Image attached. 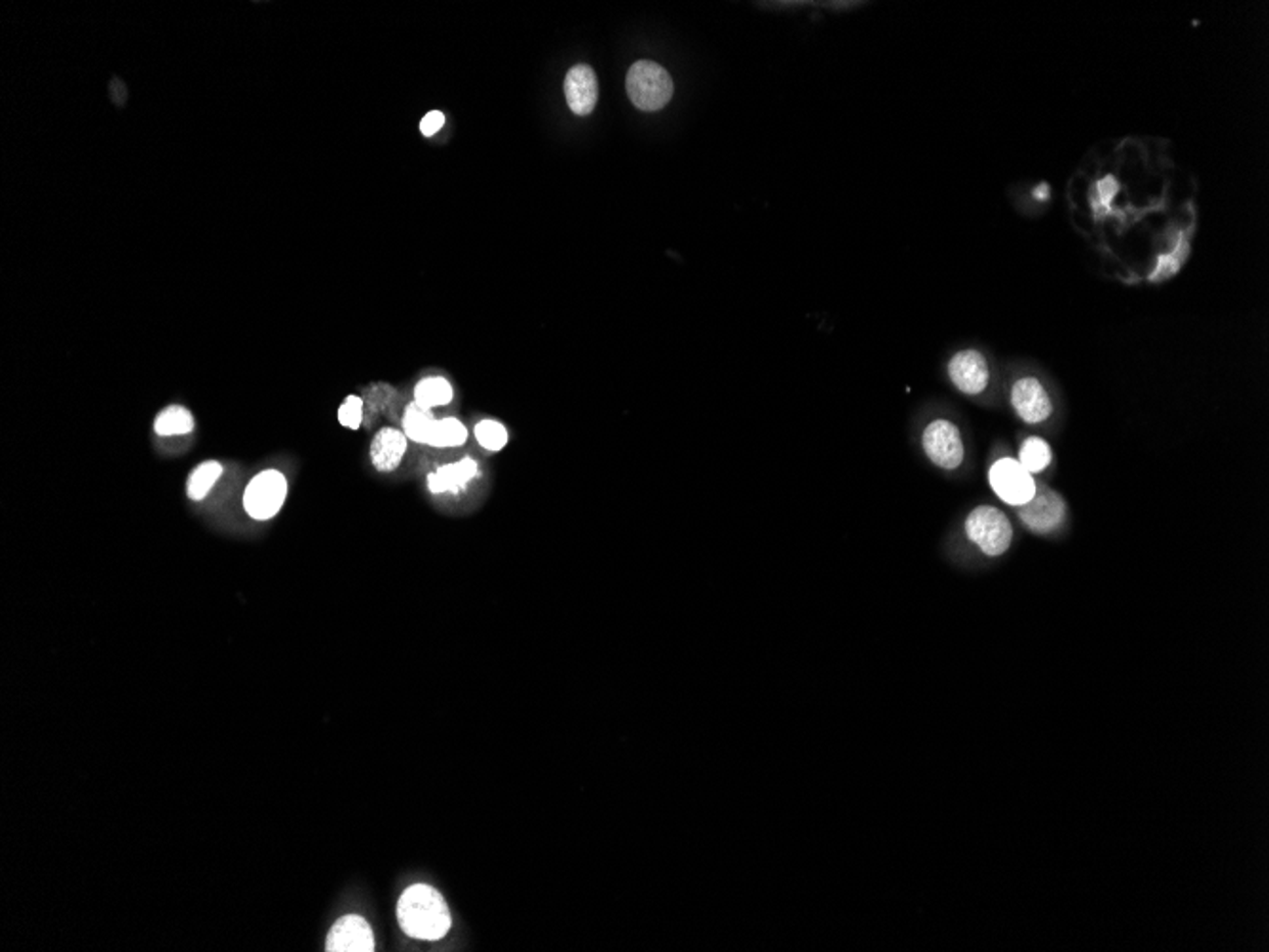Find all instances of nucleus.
<instances>
[{
  "instance_id": "nucleus-20",
  "label": "nucleus",
  "mask_w": 1269,
  "mask_h": 952,
  "mask_svg": "<svg viewBox=\"0 0 1269 952\" xmlns=\"http://www.w3.org/2000/svg\"><path fill=\"white\" fill-rule=\"evenodd\" d=\"M475 438L487 451H500L508 443V432L496 420H482L475 426Z\"/></svg>"
},
{
  "instance_id": "nucleus-12",
  "label": "nucleus",
  "mask_w": 1269,
  "mask_h": 952,
  "mask_svg": "<svg viewBox=\"0 0 1269 952\" xmlns=\"http://www.w3.org/2000/svg\"><path fill=\"white\" fill-rule=\"evenodd\" d=\"M478 462L462 458L453 464H445L428 475V489L434 495H456L478 478Z\"/></svg>"
},
{
  "instance_id": "nucleus-8",
  "label": "nucleus",
  "mask_w": 1269,
  "mask_h": 952,
  "mask_svg": "<svg viewBox=\"0 0 1269 952\" xmlns=\"http://www.w3.org/2000/svg\"><path fill=\"white\" fill-rule=\"evenodd\" d=\"M325 951L329 952H373V930L365 918L358 914H348L331 927Z\"/></svg>"
},
{
  "instance_id": "nucleus-11",
  "label": "nucleus",
  "mask_w": 1269,
  "mask_h": 952,
  "mask_svg": "<svg viewBox=\"0 0 1269 952\" xmlns=\"http://www.w3.org/2000/svg\"><path fill=\"white\" fill-rule=\"evenodd\" d=\"M1011 403L1018 416L1030 424L1042 422L1053 411V405L1042 382L1032 376L1016 380L1015 387L1011 390Z\"/></svg>"
},
{
  "instance_id": "nucleus-2",
  "label": "nucleus",
  "mask_w": 1269,
  "mask_h": 952,
  "mask_svg": "<svg viewBox=\"0 0 1269 952\" xmlns=\"http://www.w3.org/2000/svg\"><path fill=\"white\" fill-rule=\"evenodd\" d=\"M631 103L646 112L666 107L673 97V81L666 69L654 61H637L626 79Z\"/></svg>"
},
{
  "instance_id": "nucleus-16",
  "label": "nucleus",
  "mask_w": 1269,
  "mask_h": 952,
  "mask_svg": "<svg viewBox=\"0 0 1269 952\" xmlns=\"http://www.w3.org/2000/svg\"><path fill=\"white\" fill-rule=\"evenodd\" d=\"M194 428V418L190 411L181 405H172L164 409L154 420V432L158 436H185Z\"/></svg>"
},
{
  "instance_id": "nucleus-4",
  "label": "nucleus",
  "mask_w": 1269,
  "mask_h": 952,
  "mask_svg": "<svg viewBox=\"0 0 1269 952\" xmlns=\"http://www.w3.org/2000/svg\"><path fill=\"white\" fill-rule=\"evenodd\" d=\"M287 497V480L278 469L257 473L243 493V508L259 522L274 517Z\"/></svg>"
},
{
  "instance_id": "nucleus-1",
  "label": "nucleus",
  "mask_w": 1269,
  "mask_h": 952,
  "mask_svg": "<svg viewBox=\"0 0 1269 952\" xmlns=\"http://www.w3.org/2000/svg\"><path fill=\"white\" fill-rule=\"evenodd\" d=\"M398 920L409 938L420 941L443 939L453 924L451 912L442 894L426 885H414L401 894Z\"/></svg>"
},
{
  "instance_id": "nucleus-19",
  "label": "nucleus",
  "mask_w": 1269,
  "mask_h": 952,
  "mask_svg": "<svg viewBox=\"0 0 1269 952\" xmlns=\"http://www.w3.org/2000/svg\"><path fill=\"white\" fill-rule=\"evenodd\" d=\"M1018 462L1029 469L1030 473L1043 471L1051 462V449L1040 438H1030L1021 449Z\"/></svg>"
},
{
  "instance_id": "nucleus-7",
  "label": "nucleus",
  "mask_w": 1269,
  "mask_h": 952,
  "mask_svg": "<svg viewBox=\"0 0 1269 952\" xmlns=\"http://www.w3.org/2000/svg\"><path fill=\"white\" fill-rule=\"evenodd\" d=\"M1018 517L1034 533H1049L1056 529L1064 517V502L1051 489L1042 487L1027 504L1018 506Z\"/></svg>"
},
{
  "instance_id": "nucleus-21",
  "label": "nucleus",
  "mask_w": 1269,
  "mask_h": 952,
  "mask_svg": "<svg viewBox=\"0 0 1269 952\" xmlns=\"http://www.w3.org/2000/svg\"><path fill=\"white\" fill-rule=\"evenodd\" d=\"M338 420L347 428H360L361 420H363V400L358 396H348L338 409Z\"/></svg>"
},
{
  "instance_id": "nucleus-9",
  "label": "nucleus",
  "mask_w": 1269,
  "mask_h": 952,
  "mask_svg": "<svg viewBox=\"0 0 1269 952\" xmlns=\"http://www.w3.org/2000/svg\"><path fill=\"white\" fill-rule=\"evenodd\" d=\"M949 375L956 389L976 396L989 384V363L976 350H965L950 360Z\"/></svg>"
},
{
  "instance_id": "nucleus-5",
  "label": "nucleus",
  "mask_w": 1269,
  "mask_h": 952,
  "mask_svg": "<svg viewBox=\"0 0 1269 952\" xmlns=\"http://www.w3.org/2000/svg\"><path fill=\"white\" fill-rule=\"evenodd\" d=\"M994 493L1009 506H1023L1036 495V482L1029 469L1013 458H1002L990 468Z\"/></svg>"
},
{
  "instance_id": "nucleus-14",
  "label": "nucleus",
  "mask_w": 1269,
  "mask_h": 952,
  "mask_svg": "<svg viewBox=\"0 0 1269 952\" xmlns=\"http://www.w3.org/2000/svg\"><path fill=\"white\" fill-rule=\"evenodd\" d=\"M453 387L447 378L443 376H428L424 380H420L414 389V403H418L424 409H434V407H443L449 402H453Z\"/></svg>"
},
{
  "instance_id": "nucleus-23",
  "label": "nucleus",
  "mask_w": 1269,
  "mask_h": 952,
  "mask_svg": "<svg viewBox=\"0 0 1269 952\" xmlns=\"http://www.w3.org/2000/svg\"><path fill=\"white\" fill-rule=\"evenodd\" d=\"M1116 188H1118V185H1116V181H1114L1112 177H1106L1104 181H1100V183H1098V192H1100V196H1102V198H1100V203H1104V206H1106V203L1112 200V196L1116 194Z\"/></svg>"
},
{
  "instance_id": "nucleus-22",
  "label": "nucleus",
  "mask_w": 1269,
  "mask_h": 952,
  "mask_svg": "<svg viewBox=\"0 0 1269 952\" xmlns=\"http://www.w3.org/2000/svg\"><path fill=\"white\" fill-rule=\"evenodd\" d=\"M443 124H445L443 112L432 110L420 122V132H422V135H426V137H432V135H436L442 130Z\"/></svg>"
},
{
  "instance_id": "nucleus-18",
  "label": "nucleus",
  "mask_w": 1269,
  "mask_h": 952,
  "mask_svg": "<svg viewBox=\"0 0 1269 952\" xmlns=\"http://www.w3.org/2000/svg\"><path fill=\"white\" fill-rule=\"evenodd\" d=\"M221 473H223V466L219 462H215V460H208V462L200 464L188 478V497L192 498V500H201L212 491V487L217 484Z\"/></svg>"
},
{
  "instance_id": "nucleus-15",
  "label": "nucleus",
  "mask_w": 1269,
  "mask_h": 952,
  "mask_svg": "<svg viewBox=\"0 0 1269 952\" xmlns=\"http://www.w3.org/2000/svg\"><path fill=\"white\" fill-rule=\"evenodd\" d=\"M436 416L432 409H424L418 403H411L403 415V434L416 443H428L429 434L436 424Z\"/></svg>"
},
{
  "instance_id": "nucleus-6",
  "label": "nucleus",
  "mask_w": 1269,
  "mask_h": 952,
  "mask_svg": "<svg viewBox=\"0 0 1269 952\" xmlns=\"http://www.w3.org/2000/svg\"><path fill=\"white\" fill-rule=\"evenodd\" d=\"M923 451L932 462L945 469L960 466L963 460V443L958 428L949 420H936L923 432Z\"/></svg>"
},
{
  "instance_id": "nucleus-3",
  "label": "nucleus",
  "mask_w": 1269,
  "mask_h": 952,
  "mask_svg": "<svg viewBox=\"0 0 1269 952\" xmlns=\"http://www.w3.org/2000/svg\"><path fill=\"white\" fill-rule=\"evenodd\" d=\"M965 533L971 542L987 555H1002L1011 546L1013 529L1009 519L1002 511L990 506H981L969 513L965 522Z\"/></svg>"
},
{
  "instance_id": "nucleus-10",
  "label": "nucleus",
  "mask_w": 1269,
  "mask_h": 952,
  "mask_svg": "<svg viewBox=\"0 0 1269 952\" xmlns=\"http://www.w3.org/2000/svg\"><path fill=\"white\" fill-rule=\"evenodd\" d=\"M564 97L571 110L578 117L593 112L599 99V84L595 71L589 65H576L564 77Z\"/></svg>"
},
{
  "instance_id": "nucleus-13",
  "label": "nucleus",
  "mask_w": 1269,
  "mask_h": 952,
  "mask_svg": "<svg viewBox=\"0 0 1269 952\" xmlns=\"http://www.w3.org/2000/svg\"><path fill=\"white\" fill-rule=\"evenodd\" d=\"M407 451V436L396 428H382L376 432L371 443V460L374 468L380 471H392L400 466L401 458Z\"/></svg>"
},
{
  "instance_id": "nucleus-17",
  "label": "nucleus",
  "mask_w": 1269,
  "mask_h": 952,
  "mask_svg": "<svg viewBox=\"0 0 1269 952\" xmlns=\"http://www.w3.org/2000/svg\"><path fill=\"white\" fill-rule=\"evenodd\" d=\"M466 440H468V429L460 420H456V418H443V420H436L426 445L438 447V449H447V447H458Z\"/></svg>"
}]
</instances>
